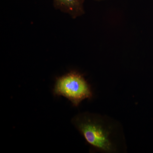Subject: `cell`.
<instances>
[{"label": "cell", "instance_id": "cell-3", "mask_svg": "<svg viewBox=\"0 0 153 153\" xmlns=\"http://www.w3.org/2000/svg\"><path fill=\"white\" fill-rule=\"evenodd\" d=\"M53 5L56 10L68 14L73 19L84 13L85 0H52Z\"/></svg>", "mask_w": 153, "mask_h": 153}, {"label": "cell", "instance_id": "cell-4", "mask_svg": "<svg viewBox=\"0 0 153 153\" xmlns=\"http://www.w3.org/2000/svg\"><path fill=\"white\" fill-rule=\"evenodd\" d=\"M97 1H100V0H97Z\"/></svg>", "mask_w": 153, "mask_h": 153}, {"label": "cell", "instance_id": "cell-2", "mask_svg": "<svg viewBox=\"0 0 153 153\" xmlns=\"http://www.w3.org/2000/svg\"><path fill=\"white\" fill-rule=\"evenodd\" d=\"M53 93L56 96L66 97L75 107L84 100L92 97L90 85L82 74L74 71L57 78Z\"/></svg>", "mask_w": 153, "mask_h": 153}, {"label": "cell", "instance_id": "cell-1", "mask_svg": "<svg viewBox=\"0 0 153 153\" xmlns=\"http://www.w3.org/2000/svg\"><path fill=\"white\" fill-rule=\"evenodd\" d=\"M72 122L88 144L97 150L106 153L118 152V125L108 117L82 113Z\"/></svg>", "mask_w": 153, "mask_h": 153}]
</instances>
